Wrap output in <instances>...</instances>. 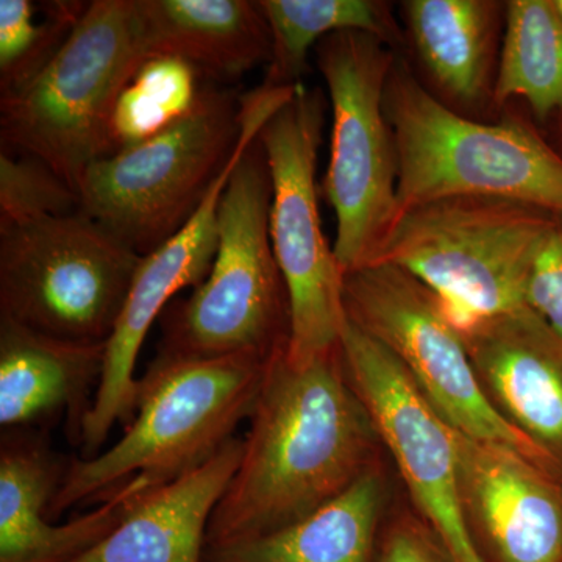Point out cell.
<instances>
[{"label":"cell","mask_w":562,"mask_h":562,"mask_svg":"<svg viewBox=\"0 0 562 562\" xmlns=\"http://www.w3.org/2000/svg\"><path fill=\"white\" fill-rule=\"evenodd\" d=\"M284 350L269 362L238 471L211 516L206 549L297 522L379 462L382 441L341 349L303 366L291 364Z\"/></svg>","instance_id":"cell-1"},{"label":"cell","mask_w":562,"mask_h":562,"mask_svg":"<svg viewBox=\"0 0 562 562\" xmlns=\"http://www.w3.org/2000/svg\"><path fill=\"white\" fill-rule=\"evenodd\" d=\"M271 360L157 355L138 379L135 416L121 439L94 458L69 460L49 520L74 506L99 505L133 476L158 486L216 457L249 419Z\"/></svg>","instance_id":"cell-2"},{"label":"cell","mask_w":562,"mask_h":562,"mask_svg":"<svg viewBox=\"0 0 562 562\" xmlns=\"http://www.w3.org/2000/svg\"><path fill=\"white\" fill-rule=\"evenodd\" d=\"M384 113L397 151V217L449 198L508 199L562 214V158L522 122L461 116L397 61Z\"/></svg>","instance_id":"cell-3"},{"label":"cell","mask_w":562,"mask_h":562,"mask_svg":"<svg viewBox=\"0 0 562 562\" xmlns=\"http://www.w3.org/2000/svg\"><path fill=\"white\" fill-rule=\"evenodd\" d=\"M272 183L260 138L236 165L220 205V241L206 279L161 314L158 357L273 358L290 341L286 284L271 241Z\"/></svg>","instance_id":"cell-4"},{"label":"cell","mask_w":562,"mask_h":562,"mask_svg":"<svg viewBox=\"0 0 562 562\" xmlns=\"http://www.w3.org/2000/svg\"><path fill=\"white\" fill-rule=\"evenodd\" d=\"M149 58L136 0H94L65 46L24 90L0 98L2 147L46 162L79 194L114 154V106Z\"/></svg>","instance_id":"cell-5"},{"label":"cell","mask_w":562,"mask_h":562,"mask_svg":"<svg viewBox=\"0 0 562 562\" xmlns=\"http://www.w3.org/2000/svg\"><path fill=\"white\" fill-rule=\"evenodd\" d=\"M527 203L449 198L402 213L371 265H391L430 288L460 328L528 306L536 258L553 217Z\"/></svg>","instance_id":"cell-6"},{"label":"cell","mask_w":562,"mask_h":562,"mask_svg":"<svg viewBox=\"0 0 562 562\" xmlns=\"http://www.w3.org/2000/svg\"><path fill=\"white\" fill-rule=\"evenodd\" d=\"M241 135V95L203 87L168 131L95 161L80 181L81 211L140 257L194 216Z\"/></svg>","instance_id":"cell-7"},{"label":"cell","mask_w":562,"mask_h":562,"mask_svg":"<svg viewBox=\"0 0 562 562\" xmlns=\"http://www.w3.org/2000/svg\"><path fill=\"white\" fill-rule=\"evenodd\" d=\"M316 55L333 109L322 194L335 211L333 249L346 276L372 261L397 217V151L384 113L397 60L390 44L351 31L322 40Z\"/></svg>","instance_id":"cell-8"},{"label":"cell","mask_w":562,"mask_h":562,"mask_svg":"<svg viewBox=\"0 0 562 562\" xmlns=\"http://www.w3.org/2000/svg\"><path fill=\"white\" fill-rule=\"evenodd\" d=\"M324 120V94L301 81L258 136L271 173L272 249L290 301L284 357L294 366L338 349L347 325L344 276L319 213L316 166Z\"/></svg>","instance_id":"cell-9"},{"label":"cell","mask_w":562,"mask_h":562,"mask_svg":"<svg viewBox=\"0 0 562 562\" xmlns=\"http://www.w3.org/2000/svg\"><path fill=\"white\" fill-rule=\"evenodd\" d=\"M143 257L83 211L0 231V316L77 342H106Z\"/></svg>","instance_id":"cell-10"},{"label":"cell","mask_w":562,"mask_h":562,"mask_svg":"<svg viewBox=\"0 0 562 562\" xmlns=\"http://www.w3.org/2000/svg\"><path fill=\"white\" fill-rule=\"evenodd\" d=\"M347 321L386 347L454 431L516 450L550 469L487 401L460 328L441 299L412 273L371 265L346 273Z\"/></svg>","instance_id":"cell-11"},{"label":"cell","mask_w":562,"mask_h":562,"mask_svg":"<svg viewBox=\"0 0 562 562\" xmlns=\"http://www.w3.org/2000/svg\"><path fill=\"white\" fill-rule=\"evenodd\" d=\"M288 95L286 90L266 87L241 95V135L231 161L184 227L143 257L127 302L106 341L101 384L77 441L79 458H94L102 452L103 443L116 425L127 427L131 424L138 390L136 361L147 333L177 292L188 286L198 288L209 276L220 241V205L228 180L269 117L288 101Z\"/></svg>","instance_id":"cell-12"},{"label":"cell","mask_w":562,"mask_h":562,"mask_svg":"<svg viewBox=\"0 0 562 562\" xmlns=\"http://www.w3.org/2000/svg\"><path fill=\"white\" fill-rule=\"evenodd\" d=\"M344 369L390 450L424 524L452 562H486L460 482L457 436L386 347L347 321Z\"/></svg>","instance_id":"cell-13"},{"label":"cell","mask_w":562,"mask_h":562,"mask_svg":"<svg viewBox=\"0 0 562 562\" xmlns=\"http://www.w3.org/2000/svg\"><path fill=\"white\" fill-rule=\"evenodd\" d=\"M69 460L44 430L3 431L0 439V562H69L98 546L155 486L133 476L106 501L69 522L54 525L49 506Z\"/></svg>","instance_id":"cell-14"},{"label":"cell","mask_w":562,"mask_h":562,"mask_svg":"<svg viewBox=\"0 0 562 562\" xmlns=\"http://www.w3.org/2000/svg\"><path fill=\"white\" fill-rule=\"evenodd\" d=\"M487 401L562 471V335L530 306L460 327Z\"/></svg>","instance_id":"cell-15"},{"label":"cell","mask_w":562,"mask_h":562,"mask_svg":"<svg viewBox=\"0 0 562 562\" xmlns=\"http://www.w3.org/2000/svg\"><path fill=\"white\" fill-rule=\"evenodd\" d=\"M454 436L472 531L498 562H562V486L552 472L516 450Z\"/></svg>","instance_id":"cell-16"},{"label":"cell","mask_w":562,"mask_h":562,"mask_svg":"<svg viewBox=\"0 0 562 562\" xmlns=\"http://www.w3.org/2000/svg\"><path fill=\"white\" fill-rule=\"evenodd\" d=\"M106 342L55 338L0 316V427L44 430L65 416L77 446L105 368Z\"/></svg>","instance_id":"cell-17"},{"label":"cell","mask_w":562,"mask_h":562,"mask_svg":"<svg viewBox=\"0 0 562 562\" xmlns=\"http://www.w3.org/2000/svg\"><path fill=\"white\" fill-rule=\"evenodd\" d=\"M241 457L236 436L201 468L140 495L105 539L69 562H203L211 516Z\"/></svg>","instance_id":"cell-18"},{"label":"cell","mask_w":562,"mask_h":562,"mask_svg":"<svg viewBox=\"0 0 562 562\" xmlns=\"http://www.w3.org/2000/svg\"><path fill=\"white\" fill-rule=\"evenodd\" d=\"M136 7L149 58H180L222 80L271 60V32L258 2L136 0Z\"/></svg>","instance_id":"cell-19"},{"label":"cell","mask_w":562,"mask_h":562,"mask_svg":"<svg viewBox=\"0 0 562 562\" xmlns=\"http://www.w3.org/2000/svg\"><path fill=\"white\" fill-rule=\"evenodd\" d=\"M386 498L379 462L316 512L280 530L205 549L203 562H375Z\"/></svg>","instance_id":"cell-20"},{"label":"cell","mask_w":562,"mask_h":562,"mask_svg":"<svg viewBox=\"0 0 562 562\" xmlns=\"http://www.w3.org/2000/svg\"><path fill=\"white\" fill-rule=\"evenodd\" d=\"M403 13L414 50L439 90L462 105H476L494 94L501 3L409 0Z\"/></svg>","instance_id":"cell-21"},{"label":"cell","mask_w":562,"mask_h":562,"mask_svg":"<svg viewBox=\"0 0 562 562\" xmlns=\"http://www.w3.org/2000/svg\"><path fill=\"white\" fill-rule=\"evenodd\" d=\"M494 81V102L522 98L539 120L562 111V21L553 0H513Z\"/></svg>","instance_id":"cell-22"},{"label":"cell","mask_w":562,"mask_h":562,"mask_svg":"<svg viewBox=\"0 0 562 562\" xmlns=\"http://www.w3.org/2000/svg\"><path fill=\"white\" fill-rule=\"evenodd\" d=\"M271 32V60L262 85L301 83L314 44L338 32H366L392 44L398 38L390 9L373 0H258Z\"/></svg>","instance_id":"cell-23"},{"label":"cell","mask_w":562,"mask_h":562,"mask_svg":"<svg viewBox=\"0 0 562 562\" xmlns=\"http://www.w3.org/2000/svg\"><path fill=\"white\" fill-rule=\"evenodd\" d=\"M199 70L180 58H147L122 90L111 120L114 150L135 146L168 131L198 105Z\"/></svg>","instance_id":"cell-24"},{"label":"cell","mask_w":562,"mask_h":562,"mask_svg":"<svg viewBox=\"0 0 562 562\" xmlns=\"http://www.w3.org/2000/svg\"><path fill=\"white\" fill-rule=\"evenodd\" d=\"M90 3L0 0V98L24 90L65 46Z\"/></svg>","instance_id":"cell-25"},{"label":"cell","mask_w":562,"mask_h":562,"mask_svg":"<svg viewBox=\"0 0 562 562\" xmlns=\"http://www.w3.org/2000/svg\"><path fill=\"white\" fill-rule=\"evenodd\" d=\"M81 210L77 191L46 162L2 147L0 231Z\"/></svg>","instance_id":"cell-26"},{"label":"cell","mask_w":562,"mask_h":562,"mask_svg":"<svg viewBox=\"0 0 562 562\" xmlns=\"http://www.w3.org/2000/svg\"><path fill=\"white\" fill-rule=\"evenodd\" d=\"M527 303L562 335V214L553 217L536 258Z\"/></svg>","instance_id":"cell-27"},{"label":"cell","mask_w":562,"mask_h":562,"mask_svg":"<svg viewBox=\"0 0 562 562\" xmlns=\"http://www.w3.org/2000/svg\"><path fill=\"white\" fill-rule=\"evenodd\" d=\"M375 562H452L424 522L402 519L392 525Z\"/></svg>","instance_id":"cell-28"},{"label":"cell","mask_w":562,"mask_h":562,"mask_svg":"<svg viewBox=\"0 0 562 562\" xmlns=\"http://www.w3.org/2000/svg\"><path fill=\"white\" fill-rule=\"evenodd\" d=\"M554 10H557V13L560 14L561 21H562V0H553Z\"/></svg>","instance_id":"cell-29"}]
</instances>
